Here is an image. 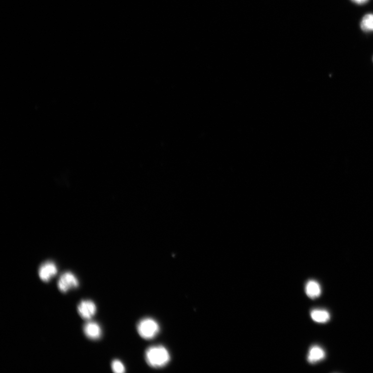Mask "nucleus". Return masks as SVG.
<instances>
[{"label":"nucleus","instance_id":"obj_1","mask_svg":"<svg viewBox=\"0 0 373 373\" xmlns=\"http://www.w3.org/2000/svg\"><path fill=\"white\" fill-rule=\"evenodd\" d=\"M146 359L149 366L154 368H161L170 362V355L165 347L161 345L152 346L147 350Z\"/></svg>","mask_w":373,"mask_h":373},{"label":"nucleus","instance_id":"obj_2","mask_svg":"<svg viewBox=\"0 0 373 373\" xmlns=\"http://www.w3.org/2000/svg\"><path fill=\"white\" fill-rule=\"evenodd\" d=\"M137 330L142 338L151 340L157 335L160 331V326L153 319L146 318L138 323Z\"/></svg>","mask_w":373,"mask_h":373},{"label":"nucleus","instance_id":"obj_3","mask_svg":"<svg viewBox=\"0 0 373 373\" xmlns=\"http://www.w3.org/2000/svg\"><path fill=\"white\" fill-rule=\"evenodd\" d=\"M79 283L76 277L70 272H67L60 276L58 282V287L60 291L67 293L71 289L76 288Z\"/></svg>","mask_w":373,"mask_h":373},{"label":"nucleus","instance_id":"obj_4","mask_svg":"<svg viewBox=\"0 0 373 373\" xmlns=\"http://www.w3.org/2000/svg\"><path fill=\"white\" fill-rule=\"evenodd\" d=\"M77 310L82 318L89 320L95 314L97 307L91 300H82L78 305Z\"/></svg>","mask_w":373,"mask_h":373},{"label":"nucleus","instance_id":"obj_5","mask_svg":"<svg viewBox=\"0 0 373 373\" xmlns=\"http://www.w3.org/2000/svg\"><path fill=\"white\" fill-rule=\"evenodd\" d=\"M58 272L56 264L52 261H47L40 266L39 275L40 279L45 282H49Z\"/></svg>","mask_w":373,"mask_h":373},{"label":"nucleus","instance_id":"obj_6","mask_svg":"<svg viewBox=\"0 0 373 373\" xmlns=\"http://www.w3.org/2000/svg\"><path fill=\"white\" fill-rule=\"evenodd\" d=\"M83 331L87 338L95 340L100 338L102 335V329L100 325L97 322H87L83 327Z\"/></svg>","mask_w":373,"mask_h":373},{"label":"nucleus","instance_id":"obj_7","mask_svg":"<svg viewBox=\"0 0 373 373\" xmlns=\"http://www.w3.org/2000/svg\"><path fill=\"white\" fill-rule=\"evenodd\" d=\"M326 354L323 349L318 346H314L310 348L308 354V362L310 364H315L323 360Z\"/></svg>","mask_w":373,"mask_h":373},{"label":"nucleus","instance_id":"obj_8","mask_svg":"<svg viewBox=\"0 0 373 373\" xmlns=\"http://www.w3.org/2000/svg\"><path fill=\"white\" fill-rule=\"evenodd\" d=\"M305 292L311 298H316L321 294V289L319 284L315 281H308L305 286Z\"/></svg>","mask_w":373,"mask_h":373},{"label":"nucleus","instance_id":"obj_9","mask_svg":"<svg viewBox=\"0 0 373 373\" xmlns=\"http://www.w3.org/2000/svg\"><path fill=\"white\" fill-rule=\"evenodd\" d=\"M310 316L312 320L318 323H326L330 319L329 312L323 309H316L312 310Z\"/></svg>","mask_w":373,"mask_h":373},{"label":"nucleus","instance_id":"obj_10","mask_svg":"<svg viewBox=\"0 0 373 373\" xmlns=\"http://www.w3.org/2000/svg\"><path fill=\"white\" fill-rule=\"evenodd\" d=\"M361 28L365 32L373 31V14L365 15L361 22Z\"/></svg>","mask_w":373,"mask_h":373},{"label":"nucleus","instance_id":"obj_11","mask_svg":"<svg viewBox=\"0 0 373 373\" xmlns=\"http://www.w3.org/2000/svg\"><path fill=\"white\" fill-rule=\"evenodd\" d=\"M112 369L113 372L116 373H123L126 371L124 365L118 360L113 361L112 363Z\"/></svg>","mask_w":373,"mask_h":373},{"label":"nucleus","instance_id":"obj_12","mask_svg":"<svg viewBox=\"0 0 373 373\" xmlns=\"http://www.w3.org/2000/svg\"><path fill=\"white\" fill-rule=\"evenodd\" d=\"M352 1L358 4H364L366 3L369 0H352Z\"/></svg>","mask_w":373,"mask_h":373},{"label":"nucleus","instance_id":"obj_13","mask_svg":"<svg viewBox=\"0 0 373 373\" xmlns=\"http://www.w3.org/2000/svg\"></svg>","mask_w":373,"mask_h":373}]
</instances>
